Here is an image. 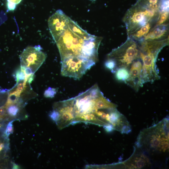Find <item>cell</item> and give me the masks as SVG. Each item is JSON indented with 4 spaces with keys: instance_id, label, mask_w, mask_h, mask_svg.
<instances>
[{
    "instance_id": "15",
    "label": "cell",
    "mask_w": 169,
    "mask_h": 169,
    "mask_svg": "<svg viewBox=\"0 0 169 169\" xmlns=\"http://www.w3.org/2000/svg\"><path fill=\"white\" fill-rule=\"evenodd\" d=\"M163 0H138L136 3L151 10L160 13V8Z\"/></svg>"
},
{
    "instance_id": "28",
    "label": "cell",
    "mask_w": 169,
    "mask_h": 169,
    "mask_svg": "<svg viewBox=\"0 0 169 169\" xmlns=\"http://www.w3.org/2000/svg\"><path fill=\"white\" fill-rule=\"evenodd\" d=\"M93 0V1H94V0Z\"/></svg>"
},
{
    "instance_id": "10",
    "label": "cell",
    "mask_w": 169,
    "mask_h": 169,
    "mask_svg": "<svg viewBox=\"0 0 169 169\" xmlns=\"http://www.w3.org/2000/svg\"><path fill=\"white\" fill-rule=\"evenodd\" d=\"M53 108L59 114V119L56 123L59 129H62L72 125L73 120V98L54 103Z\"/></svg>"
},
{
    "instance_id": "13",
    "label": "cell",
    "mask_w": 169,
    "mask_h": 169,
    "mask_svg": "<svg viewBox=\"0 0 169 169\" xmlns=\"http://www.w3.org/2000/svg\"><path fill=\"white\" fill-rule=\"evenodd\" d=\"M169 26L168 24L155 25L144 38L143 40H156L163 39L168 37Z\"/></svg>"
},
{
    "instance_id": "11",
    "label": "cell",
    "mask_w": 169,
    "mask_h": 169,
    "mask_svg": "<svg viewBox=\"0 0 169 169\" xmlns=\"http://www.w3.org/2000/svg\"><path fill=\"white\" fill-rule=\"evenodd\" d=\"M131 156L122 162L124 167L141 169L150 167L151 161L150 157L140 148L135 146Z\"/></svg>"
},
{
    "instance_id": "9",
    "label": "cell",
    "mask_w": 169,
    "mask_h": 169,
    "mask_svg": "<svg viewBox=\"0 0 169 169\" xmlns=\"http://www.w3.org/2000/svg\"><path fill=\"white\" fill-rule=\"evenodd\" d=\"M70 19L61 10H57L49 18L48 21L49 28L55 42L66 29Z\"/></svg>"
},
{
    "instance_id": "21",
    "label": "cell",
    "mask_w": 169,
    "mask_h": 169,
    "mask_svg": "<svg viewBox=\"0 0 169 169\" xmlns=\"http://www.w3.org/2000/svg\"><path fill=\"white\" fill-rule=\"evenodd\" d=\"M57 93L56 89L49 87L45 90L44 93V96L46 98H54Z\"/></svg>"
},
{
    "instance_id": "19",
    "label": "cell",
    "mask_w": 169,
    "mask_h": 169,
    "mask_svg": "<svg viewBox=\"0 0 169 169\" xmlns=\"http://www.w3.org/2000/svg\"><path fill=\"white\" fill-rule=\"evenodd\" d=\"M168 17L169 12L160 13L156 25L164 24V23L167 20Z\"/></svg>"
},
{
    "instance_id": "1",
    "label": "cell",
    "mask_w": 169,
    "mask_h": 169,
    "mask_svg": "<svg viewBox=\"0 0 169 169\" xmlns=\"http://www.w3.org/2000/svg\"><path fill=\"white\" fill-rule=\"evenodd\" d=\"M135 146L150 158L169 151V119H163L159 123L145 129L139 134Z\"/></svg>"
},
{
    "instance_id": "5",
    "label": "cell",
    "mask_w": 169,
    "mask_h": 169,
    "mask_svg": "<svg viewBox=\"0 0 169 169\" xmlns=\"http://www.w3.org/2000/svg\"><path fill=\"white\" fill-rule=\"evenodd\" d=\"M160 13L136 3L128 10L123 18L128 37L147 23L156 22Z\"/></svg>"
},
{
    "instance_id": "24",
    "label": "cell",
    "mask_w": 169,
    "mask_h": 169,
    "mask_svg": "<svg viewBox=\"0 0 169 169\" xmlns=\"http://www.w3.org/2000/svg\"><path fill=\"white\" fill-rule=\"evenodd\" d=\"M50 118L56 123L59 118V114L56 110H53L49 114Z\"/></svg>"
},
{
    "instance_id": "7",
    "label": "cell",
    "mask_w": 169,
    "mask_h": 169,
    "mask_svg": "<svg viewBox=\"0 0 169 169\" xmlns=\"http://www.w3.org/2000/svg\"><path fill=\"white\" fill-rule=\"evenodd\" d=\"M61 74L63 76L80 79L96 63L79 57H70L61 60Z\"/></svg>"
},
{
    "instance_id": "27",
    "label": "cell",
    "mask_w": 169,
    "mask_h": 169,
    "mask_svg": "<svg viewBox=\"0 0 169 169\" xmlns=\"http://www.w3.org/2000/svg\"><path fill=\"white\" fill-rule=\"evenodd\" d=\"M4 144L3 143H1L0 144V152L3 149V148L4 147Z\"/></svg>"
},
{
    "instance_id": "4",
    "label": "cell",
    "mask_w": 169,
    "mask_h": 169,
    "mask_svg": "<svg viewBox=\"0 0 169 169\" xmlns=\"http://www.w3.org/2000/svg\"><path fill=\"white\" fill-rule=\"evenodd\" d=\"M101 92L98 85L95 84L85 92L73 97L72 124L83 122L99 125L96 113L100 110L96 106V100Z\"/></svg>"
},
{
    "instance_id": "2",
    "label": "cell",
    "mask_w": 169,
    "mask_h": 169,
    "mask_svg": "<svg viewBox=\"0 0 169 169\" xmlns=\"http://www.w3.org/2000/svg\"><path fill=\"white\" fill-rule=\"evenodd\" d=\"M91 35L70 18L66 29L56 42L61 60L70 57L83 58L82 51Z\"/></svg>"
},
{
    "instance_id": "26",
    "label": "cell",
    "mask_w": 169,
    "mask_h": 169,
    "mask_svg": "<svg viewBox=\"0 0 169 169\" xmlns=\"http://www.w3.org/2000/svg\"><path fill=\"white\" fill-rule=\"evenodd\" d=\"M13 169H18L19 167V166L14 162L13 163Z\"/></svg>"
},
{
    "instance_id": "3",
    "label": "cell",
    "mask_w": 169,
    "mask_h": 169,
    "mask_svg": "<svg viewBox=\"0 0 169 169\" xmlns=\"http://www.w3.org/2000/svg\"><path fill=\"white\" fill-rule=\"evenodd\" d=\"M139 58L142 63L141 80L143 84L153 82L160 79L156 61L161 50L169 44L168 38L156 40H145L138 42Z\"/></svg>"
},
{
    "instance_id": "22",
    "label": "cell",
    "mask_w": 169,
    "mask_h": 169,
    "mask_svg": "<svg viewBox=\"0 0 169 169\" xmlns=\"http://www.w3.org/2000/svg\"><path fill=\"white\" fill-rule=\"evenodd\" d=\"M17 84L20 81H23L25 78V74L23 70L20 68L17 70L15 74ZM16 84V85H17Z\"/></svg>"
},
{
    "instance_id": "23",
    "label": "cell",
    "mask_w": 169,
    "mask_h": 169,
    "mask_svg": "<svg viewBox=\"0 0 169 169\" xmlns=\"http://www.w3.org/2000/svg\"><path fill=\"white\" fill-rule=\"evenodd\" d=\"M16 120H13L10 121L7 125L5 131L4 132L5 135L7 138H8L9 136L12 134L13 132V122Z\"/></svg>"
},
{
    "instance_id": "8",
    "label": "cell",
    "mask_w": 169,
    "mask_h": 169,
    "mask_svg": "<svg viewBox=\"0 0 169 169\" xmlns=\"http://www.w3.org/2000/svg\"><path fill=\"white\" fill-rule=\"evenodd\" d=\"M42 50L40 45L28 46L24 49L20 56L21 66L30 68L34 74L47 57Z\"/></svg>"
},
{
    "instance_id": "14",
    "label": "cell",
    "mask_w": 169,
    "mask_h": 169,
    "mask_svg": "<svg viewBox=\"0 0 169 169\" xmlns=\"http://www.w3.org/2000/svg\"><path fill=\"white\" fill-rule=\"evenodd\" d=\"M154 23L155 22H151L147 23L128 37L131 38L137 42L142 41L151 30Z\"/></svg>"
},
{
    "instance_id": "6",
    "label": "cell",
    "mask_w": 169,
    "mask_h": 169,
    "mask_svg": "<svg viewBox=\"0 0 169 169\" xmlns=\"http://www.w3.org/2000/svg\"><path fill=\"white\" fill-rule=\"evenodd\" d=\"M139 54L138 43L127 37L124 43L108 54L107 58L115 61L117 69L125 67L128 69L133 62L139 58Z\"/></svg>"
},
{
    "instance_id": "18",
    "label": "cell",
    "mask_w": 169,
    "mask_h": 169,
    "mask_svg": "<svg viewBox=\"0 0 169 169\" xmlns=\"http://www.w3.org/2000/svg\"><path fill=\"white\" fill-rule=\"evenodd\" d=\"M105 66L106 68L114 73L117 69L115 61L113 60L108 58H107L105 62Z\"/></svg>"
},
{
    "instance_id": "20",
    "label": "cell",
    "mask_w": 169,
    "mask_h": 169,
    "mask_svg": "<svg viewBox=\"0 0 169 169\" xmlns=\"http://www.w3.org/2000/svg\"><path fill=\"white\" fill-rule=\"evenodd\" d=\"M22 0H7L6 5L8 11H13L15 9L16 5L20 3Z\"/></svg>"
},
{
    "instance_id": "17",
    "label": "cell",
    "mask_w": 169,
    "mask_h": 169,
    "mask_svg": "<svg viewBox=\"0 0 169 169\" xmlns=\"http://www.w3.org/2000/svg\"><path fill=\"white\" fill-rule=\"evenodd\" d=\"M114 73L115 78L117 80L124 82L129 76V69L125 67L119 68Z\"/></svg>"
},
{
    "instance_id": "16",
    "label": "cell",
    "mask_w": 169,
    "mask_h": 169,
    "mask_svg": "<svg viewBox=\"0 0 169 169\" xmlns=\"http://www.w3.org/2000/svg\"><path fill=\"white\" fill-rule=\"evenodd\" d=\"M7 114L12 117H15L20 111L21 104L18 103L13 104L8 106H5Z\"/></svg>"
},
{
    "instance_id": "25",
    "label": "cell",
    "mask_w": 169,
    "mask_h": 169,
    "mask_svg": "<svg viewBox=\"0 0 169 169\" xmlns=\"http://www.w3.org/2000/svg\"><path fill=\"white\" fill-rule=\"evenodd\" d=\"M7 113L6 109L5 107L1 106L0 107V120L3 118L6 115Z\"/></svg>"
},
{
    "instance_id": "12",
    "label": "cell",
    "mask_w": 169,
    "mask_h": 169,
    "mask_svg": "<svg viewBox=\"0 0 169 169\" xmlns=\"http://www.w3.org/2000/svg\"><path fill=\"white\" fill-rule=\"evenodd\" d=\"M142 63L140 59L134 61L130 67L129 76L124 82L136 91L143 86L141 80Z\"/></svg>"
}]
</instances>
